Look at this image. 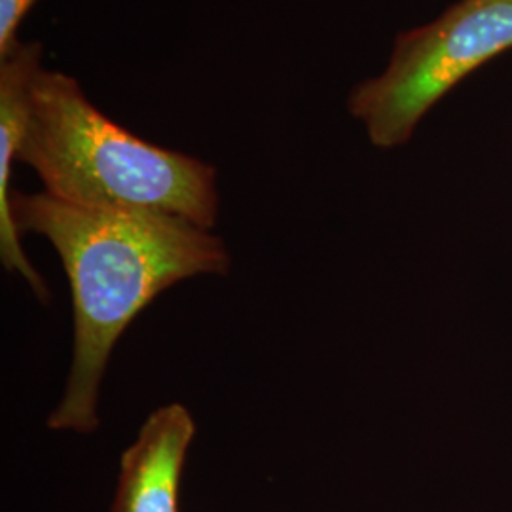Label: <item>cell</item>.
I'll return each mask as SVG.
<instances>
[{"label":"cell","mask_w":512,"mask_h":512,"mask_svg":"<svg viewBox=\"0 0 512 512\" xmlns=\"http://www.w3.org/2000/svg\"><path fill=\"white\" fill-rule=\"evenodd\" d=\"M18 162L37 173L46 194L78 207L162 215L205 230L219 219L213 165L122 128L61 71L38 73Z\"/></svg>","instance_id":"cell-2"},{"label":"cell","mask_w":512,"mask_h":512,"mask_svg":"<svg viewBox=\"0 0 512 512\" xmlns=\"http://www.w3.org/2000/svg\"><path fill=\"white\" fill-rule=\"evenodd\" d=\"M10 211L19 234L52 243L73 296V363L48 427L92 433L101 423L103 374L124 330L171 285L228 274V249L211 230L186 220L88 209L46 192H12Z\"/></svg>","instance_id":"cell-1"},{"label":"cell","mask_w":512,"mask_h":512,"mask_svg":"<svg viewBox=\"0 0 512 512\" xmlns=\"http://www.w3.org/2000/svg\"><path fill=\"white\" fill-rule=\"evenodd\" d=\"M511 48L512 0H458L401 33L384 71L351 90L348 110L374 147H401L446 93Z\"/></svg>","instance_id":"cell-3"},{"label":"cell","mask_w":512,"mask_h":512,"mask_svg":"<svg viewBox=\"0 0 512 512\" xmlns=\"http://www.w3.org/2000/svg\"><path fill=\"white\" fill-rule=\"evenodd\" d=\"M44 44L21 42L0 57V258L6 270L18 272L42 302H48V287L21 245V234L12 219V165L29 120L31 95L38 73L44 69Z\"/></svg>","instance_id":"cell-5"},{"label":"cell","mask_w":512,"mask_h":512,"mask_svg":"<svg viewBox=\"0 0 512 512\" xmlns=\"http://www.w3.org/2000/svg\"><path fill=\"white\" fill-rule=\"evenodd\" d=\"M196 423L183 404L154 410L120 461L110 512H179L181 478Z\"/></svg>","instance_id":"cell-4"},{"label":"cell","mask_w":512,"mask_h":512,"mask_svg":"<svg viewBox=\"0 0 512 512\" xmlns=\"http://www.w3.org/2000/svg\"><path fill=\"white\" fill-rule=\"evenodd\" d=\"M37 0H0V57L16 48L21 23Z\"/></svg>","instance_id":"cell-6"}]
</instances>
